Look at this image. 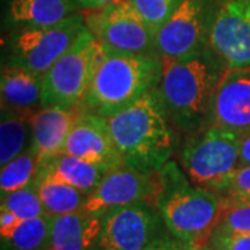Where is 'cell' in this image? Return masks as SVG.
I'll return each instance as SVG.
<instances>
[{"label": "cell", "mask_w": 250, "mask_h": 250, "mask_svg": "<svg viewBox=\"0 0 250 250\" xmlns=\"http://www.w3.org/2000/svg\"><path fill=\"white\" fill-rule=\"evenodd\" d=\"M239 157H241V167L250 166V131L245 132L241 136L239 142Z\"/></svg>", "instance_id": "4dcf8cb0"}, {"label": "cell", "mask_w": 250, "mask_h": 250, "mask_svg": "<svg viewBox=\"0 0 250 250\" xmlns=\"http://www.w3.org/2000/svg\"><path fill=\"white\" fill-rule=\"evenodd\" d=\"M103 53V46L86 28L71 49L42 77V107H81Z\"/></svg>", "instance_id": "8992f818"}, {"label": "cell", "mask_w": 250, "mask_h": 250, "mask_svg": "<svg viewBox=\"0 0 250 250\" xmlns=\"http://www.w3.org/2000/svg\"><path fill=\"white\" fill-rule=\"evenodd\" d=\"M167 229L195 246L208 241L223 208V197L193 185L175 161L159 171V190L154 199Z\"/></svg>", "instance_id": "3957f363"}, {"label": "cell", "mask_w": 250, "mask_h": 250, "mask_svg": "<svg viewBox=\"0 0 250 250\" xmlns=\"http://www.w3.org/2000/svg\"><path fill=\"white\" fill-rule=\"evenodd\" d=\"M77 13L81 11L72 0H10L7 20L14 29L47 27Z\"/></svg>", "instance_id": "ac0fdd59"}, {"label": "cell", "mask_w": 250, "mask_h": 250, "mask_svg": "<svg viewBox=\"0 0 250 250\" xmlns=\"http://www.w3.org/2000/svg\"><path fill=\"white\" fill-rule=\"evenodd\" d=\"M207 242L215 250H250V233L229 232L214 228Z\"/></svg>", "instance_id": "4316f807"}, {"label": "cell", "mask_w": 250, "mask_h": 250, "mask_svg": "<svg viewBox=\"0 0 250 250\" xmlns=\"http://www.w3.org/2000/svg\"><path fill=\"white\" fill-rule=\"evenodd\" d=\"M22 220L6 208H0V236L7 238Z\"/></svg>", "instance_id": "f546056e"}, {"label": "cell", "mask_w": 250, "mask_h": 250, "mask_svg": "<svg viewBox=\"0 0 250 250\" xmlns=\"http://www.w3.org/2000/svg\"><path fill=\"white\" fill-rule=\"evenodd\" d=\"M72 1L77 4L80 11H90V10L104 7L110 3H114L117 0H72Z\"/></svg>", "instance_id": "1f68e13d"}, {"label": "cell", "mask_w": 250, "mask_h": 250, "mask_svg": "<svg viewBox=\"0 0 250 250\" xmlns=\"http://www.w3.org/2000/svg\"><path fill=\"white\" fill-rule=\"evenodd\" d=\"M86 28L82 13L54 25L16 28L7 41L6 64L27 68L43 77L71 49Z\"/></svg>", "instance_id": "52a82bcc"}, {"label": "cell", "mask_w": 250, "mask_h": 250, "mask_svg": "<svg viewBox=\"0 0 250 250\" xmlns=\"http://www.w3.org/2000/svg\"><path fill=\"white\" fill-rule=\"evenodd\" d=\"M207 125L241 135L250 131V68L225 70L215 90Z\"/></svg>", "instance_id": "5bb4252c"}, {"label": "cell", "mask_w": 250, "mask_h": 250, "mask_svg": "<svg viewBox=\"0 0 250 250\" xmlns=\"http://www.w3.org/2000/svg\"><path fill=\"white\" fill-rule=\"evenodd\" d=\"M103 118L123 166L141 171H160L170 161L177 135L159 88Z\"/></svg>", "instance_id": "6da1fadb"}, {"label": "cell", "mask_w": 250, "mask_h": 250, "mask_svg": "<svg viewBox=\"0 0 250 250\" xmlns=\"http://www.w3.org/2000/svg\"><path fill=\"white\" fill-rule=\"evenodd\" d=\"M160 77L159 54L118 53L104 49L81 108L100 117L111 116L157 88Z\"/></svg>", "instance_id": "277c9868"}, {"label": "cell", "mask_w": 250, "mask_h": 250, "mask_svg": "<svg viewBox=\"0 0 250 250\" xmlns=\"http://www.w3.org/2000/svg\"><path fill=\"white\" fill-rule=\"evenodd\" d=\"M38 159L31 149L21 153L16 159L3 166L0 171L1 196L34 184L38 175Z\"/></svg>", "instance_id": "603a6c76"}, {"label": "cell", "mask_w": 250, "mask_h": 250, "mask_svg": "<svg viewBox=\"0 0 250 250\" xmlns=\"http://www.w3.org/2000/svg\"><path fill=\"white\" fill-rule=\"evenodd\" d=\"M31 116L1 106L0 123V166H6L21 153L31 149Z\"/></svg>", "instance_id": "ffe728a7"}, {"label": "cell", "mask_w": 250, "mask_h": 250, "mask_svg": "<svg viewBox=\"0 0 250 250\" xmlns=\"http://www.w3.org/2000/svg\"><path fill=\"white\" fill-rule=\"evenodd\" d=\"M241 134L207 125L197 131L181 153L182 170L196 187L224 195L241 168Z\"/></svg>", "instance_id": "5b68a950"}, {"label": "cell", "mask_w": 250, "mask_h": 250, "mask_svg": "<svg viewBox=\"0 0 250 250\" xmlns=\"http://www.w3.org/2000/svg\"><path fill=\"white\" fill-rule=\"evenodd\" d=\"M86 27L108 52L159 54L154 31L128 0H117L104 7L83 11Z\"/></svg>", "instance_id": "ba28073f"}, {"label": "cell", "mask_w": 250, "mask_h": 250, "mask_svg": "<svg viewBox=\"0 0 250 250\" xmlns=\"http://www.w3.org/2000/svg\"><path fill=\"white\" fill-rule=\"evenodd\" d=\"M1 106L32 116L42 108L43 78L17 65L4 64L0 78Z\"/></svg>", "instance_id": "e0dca14e"}, {"label": "cell", "mask_w": 250, "mask_h": 250, "mask_svg": "<svg viewBox=\"0 0 250 250\" xmlns=\"http://www.w3.org/2000/svg\"><path fill=\"white\" fill-rule=\"evenodd\" d=\"M35 187L45 213L50 217L64 215L82 210L88 195L67 184L50 178H36Z\"/></svg>", "instance_id": "44dd1931"}, {"label": "cell", "mask_w": 250, "mask_h": 250, "mask_svg": "<svg viewBox=\"0 0 250 250\" xmlns=\"http://www.w3.org/2000/svg\"><path fill=\"white\" fill-rule=\"evenodd\" d=\"M168 231L152 202L116 207L102 215L95 250H143Z\"/></svg>", "instance_id": "30bf717a"}, {"label": "cell", "mask_w": 250, "mask_h": 250, "mask_svg": "<svg viewBox=\"0 0 250 250\" xmlns=\"http://www.w3.org/2000/svg\"><path fill=\"white\" fill-rule=\"evenodd\" d=\"M221 196L250 202V166H243L236 171L232 181Z\"/></svg>", "instance_id": "83f0119b"}, {"label": "cell", "mask_w": 250, "mask_h": 250, "mask_svg": "<svg viewBox=\"0 0 250 250\" xmlns=\"http://www.w3.org/2000/svg\"><path fill=\"white\" fill-rule=\"evenodd\" d=\"M196 250H215L208 242H206V243H202V245H199L196 246Z\"/></svg>", "instance_id": "d6a6232c"}, {"label": "cell", "mask_w": 250, "mask_h": 250, "mask_svg": "<svg viewBox=\"0 0 250 250\" xmlns=\"http://www.w3.org/2000/svg\"><path fill=\"white\" fill-rule=\"evenodd\" d=\"M215 228L229 232L250 233V202L223 197V208Z\"/></svg>", "instance_id": "d4e9b609"}, {"label": "cell", "mask_w": 250, "mask_h": 250, "mask_svg": "<svg viewBox=\"0 0 250 250\" xmlns=\"http://www.w3.org/2000/svg\"><path fill=\"white\" fill-rule=\"evenodd\" d=\"M0 208L9 210L21 220H29L46 214L35 184H31L22 189H18L16 192L1 196Z\"/></svg>", "instance_id": "cb8c5ba5"}, {"label": "cell", "mask_w": 250, "mask_h": 250, "mask_svg": "<svg viewBox=\"0 0 250 250\" xmlns=\"http://www.w3.org/2000/svg\"><path fill=\"white\" fill-rule=\"evenodd\" d=\"M143 250H196V246L189 242L179 239L178 236L167 231Z\"/></svg>", "instance_id": "f1b7e54d"}, {"label": "cell", "mask_w": 250, "mask_h": 250, "mask_svg": "<svg viewBox=\"0 0 250 250\" xmlns=\"http://www.w3.org/2000/svg\"><path fill=\"white\" fill-rule=\"evenodd\" d=\"M62 153L96 164L107 172L123 166L104 118L83 108H80Z\"/></svg>", "instance_id": "4fadbf2b"}, {"label": "cell", "mask_w": 250, "mask_h": 250, "mask_svg": "<svg viewBox=\"0 0 250 250\" xmlns=\"http://www.w3.org/2000/svg\"><path fill=\"white\" fill-rule=\"evenodd\" d=\"M52 217L41 215L22 220L7 238L1 239V250H49Z\"/></svg>", "instance_id": "7402d4cb"}, {"label": "cell", "mask_w": 250, "mask_h": 250, "mask_svg": "<svg viewBox=\"0 0 250 250\" xmlns=\"http://www.w3.org/2000/svg\"><path fill=\"white\" fill-rule=\"evenodd\" d=\"M139 16L157 31L170 18L182 0H128Z\"/></svg>", "instance_id": "484cf974"}, {"label": "cell", "mask_w": 250, "mask_h": 250, "mask_svg": "<svg viewBox=\"0 0 250 250\" xmlns=\"http://www.w3.org/2000/svg\"><path fill=\"white\" fill-rule=\"evenodd\" d=\"M217 4L218 0H182L157 29L159 56L178 59L207 49Z\"/></svg>", "instance_id": "9c48e42d"}, {"label": "cell", "mask_w": 250, "mask_h": 250, "mask_svg": "<svg viewBox=\"0 0 250 250\" xmlns=\"http://www.w3.org/2000/svg\"><path fill=\"white\" fill-rule=\"evenodd\" d=\"M102 229V215L86 210L52 217L50 249L95 250Z\"/></svg>", "instance_id": "2e32d148"}, {"label": "cell", "mask_w": 250, "mask_h": 250, "mask_svg": "<svg viewBox=\"0 0 250 250\" xmlns=\"http://www.w3.org/2000/svg\"><path fill=\"white\" fill-rule=\"evenodd\" d=\"M225 70L227 65L210 47L178 59L161 57L157 88L174 126L187 132L203 129Z\"/></svg>", "instance_id": "7a4b0ae2"}, {"label": "cell", "mask_w": 250, "mask_h": 250, "mask_svg": "<svg viewBox=\"0 0 250 250\" xmlns=\"http://www.w3.org/2000/svg\"><path fill=\"white\" fill-rule=\"evenodd\" d=\"M208 47L228 70L250 68V0H218Z\"/></svg>", "instance_id": "8fae6325"}, {"label": "cell", "mask_w": 250, "mask_h": 250, "mask_svg": "<svg viewBox=\"0 0 250 250\" xmlns=\"http://www.w3.org/2000/svg\"><path fill=\"white\" fill-rule=\"evenodd\" d=\"M106 174L107 171L96 164L62 153L53 160L39 166L36 178L54 179L89 195Z\"/></svg>", "instance_id": "d6986e66"}, {"label": "cell", "mask_w": 250, "mask_h": 250, "mask_svg": "<svg viewBox=\"0 0 250 250\" xmlns=\"http://www.w3.org/2000/svg\"><path fill=\"white\" fill-rule=\"evenodd\" d=\"M159 190V171L117 167L108 171L98 188L88 195L83 210L103 215L106 211L138 202H152Z\"/></svg>", "instance_id": "7c38bea8"}, {"label": "cell", "mask_w": 250, "mask_h": 250, "mask_svg": "<svg viewBox=\"0 0 250 250\" xmlns=\"http://www.w3.org/2000/svg\"><path fill=\"white\" fill-rule=\"evenodd\" d=\"M80 108L42 107L31 116V150L42 166L62 154L68 134L75 124Z\"/></svg>", "instance_id": "9a60e30c"}]
</instances>
